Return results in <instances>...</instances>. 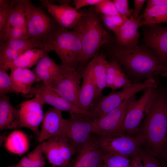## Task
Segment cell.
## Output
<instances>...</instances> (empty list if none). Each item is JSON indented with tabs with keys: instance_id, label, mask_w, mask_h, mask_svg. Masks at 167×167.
Here are the masks:
<instances>
[{
	"instance_id": "d590c367",
	"label": "cell",
	"mask_w": 167,
	"mask_h": 167,
	"mask_svg": "<svg viewBox=\"0 0 167 167\" xmlns=\"http://www.w3.org/2000/svg\"><path fill=\"white\" fill-rule=\"evenodd\" d=\"M95 8L98 13L107 16H114L120 14L116 9L113 2L110 0H102L96 5Z\"/></svg>"
},
{
	"instance_id": "5b68a950",
	"label": "cell",
	"mask_w": 167,
	"mask_h": 167,
	"mask_svg": "<svg viewBox=\"0 0 167 167\" xmlns=\"http://www.w3.org/2000/svg\"><path fill=\"white\" fill-rule=\"evenodd\" d=\"M24 2L28 36L29 39H36L41 43L53 35L60 26L42 7L34 6L29 0H24Z\"/></svg>"
},
{
	"instance_id": "d4e9b609",
	"label": "cell",
	"mask_w": 167,
	"mask_h": 167,
	"mask_svg": "<svg viewBox=\"0 0 167 167\" xmlns=\"http://www.w3.org/2000/svg\"><path fill=\"white\" fill-rule=\"evenodd\" d=\"M43 152L50 163L55 167H65L68 164L62 157L56 137L41 144Z\"/></svg>"
},
{
	"instance_id": "ab89813d",
	"label": "cell",
	"mask_w": 167,
	"mask_h": 167,
	"mask_svg": "<svg viewBox=\"0 0 167 167\" xmlns=\"http://www.w3.org/2000/svg\"><path fill=\"white\" fill-rule=\"evenodd\" d=\"M155 157L161 167H167V138L160 152Z\"/></svg>"
},
{
	"instance_id": "52a82bcc",
	"label": "cell",
	"mask_w": 167,
	"mask_h": 167,
	"mask_svg": "<svg viewBox=\"0 0 167 167\" xmlns=\"http://www.w3.org/2000/svg\"><path fill=\"white\" fill-rule=\"evenodd\" d=\"M98 137L104 152L129 157L138 154L146 143L145 137L140 134L134 136L121 134Z\"/></svg>"
},
{
	"instance_id": "9a60e30c",
	"label": "cell",
	"mask_w": 167,
	"mask_h": 167,
	"mask_svg": "<svg viewBox=\"0 0 167 167\" xmlns=\"http://www.w3.org/2000/svg\"><path fill=\"white\" fill-rule=\"evenodd\" d=\"M30 93L38 95L44 104L50 105L61 111L67 112L70 114L83 115L93 119L96 118L92 112L84 111L78 108L51 89L45 87L41 89L32 87Z\"/></svg>"
},
{
	"instance_id": "484cf974",
	"label": "cell",
	"mask_w": 167,
	"mask_h": 167,
	"mask_svg": "<svg viewBox=\"0 0 167 167\" xmlns=\"http://www.w3.org/2000/svg\"><path fill=\"white\" fill-rule=\"evenodd\" d=\"M5 146L9 151L13 153L21 155L28 150L29 141L27 136L23 132L15 131L6 138Z\"/></svg>"
},
{
	"instance_id": "8992f818",
	"label": "cell",
	"mask_w": 167,
	"mask_h": 167,
	"mask_svg": "<svg viewBox=\"0 0 167 167\" xmlns=\"http://www.w3.org/2000/svg\"><path fill=\"white\" fill-rule=\"evenodd\" d=\"M157 85L145 90L138 99L134 96L127 106L122 127L123 134L137 135L140 123L156 92Z\"/></svg>"
},
{
	"instance_id": "7402d4cb",
	"label": "cell",
	"mask_w": 167,
	"mask_h": 167,
	"mask_svg": "<svg viewBox=\"0 0 167 167\" xmlns=\"http://www.w3.org/2000/svg\"><path fill=\"white\" fill-rule=\"evenodd\" d=\"M10 69V76L19 93H30L33 84L39 82L34 72L28 69L14 67Z\"/></svg>"
},
{
	"instance_id": "83f0119b",
	"label": "cell",
	"mask_w": 167,
	"mask_h": 167,
	"mask_svg": "<svg viewBox=\"0 0 167 167\" xmlns=\"http://www.w3.org/2000/svg\"><path fill=\"white\" fill-rule=\"evenodd\" d=\"M41 144L23 157L16 167H44L45 163Z\"/></svg>"
},
{
	"instance_id": "4fadbf2b",
	"label": "cell",
	"mask_w": 167,
	"mask_h": 167,
	"mask_svg": "<svg viewBox=\"0 0 167 167\" xmlns=\"http://www.w3.org/2000/svg\"><path fill=\"white\" fill-rule=\"evenodd\" d=\"M145 26L144 42L154 52L162 65L167 67V26L160 24Z\"/></svg>"
},
{
	"instance_id": "bcb514c9",
	"label": "cell",
	"mask_w": 167,
	"mask_h": 167,
	"mask_svg": "<svg viewBox=\"0 0 167 167\" xmlns=\"http://www.w3.org/2000/svg\"><path fill=\"white\" fill-rule=\"evenodd\" d=\"M11 0H0V9L8 7L11 4Z\"/></svg>"
},
{
	"instance_id": "f6af8a7d",
	"label": "cell",
	"mask_w": 167,
	"mask_h": 167,
	"mask_svg": "<svg viewBox=\"0 0 167 167\" xmlns=\"http://www.w3.org/2000/svg\"><path fill=\"white\" fill-rule=\"evenodd\" d=\"M167 5V0H149L145 9L160 5Z\"/></svg>"
},
{
	"instance_id": "30bf717a",
	"label": "cell",
	"mask_w": 167,
	"mask_h": 167,
	"mask_svg": "<svg viewBox=\"0 0 167 167\" xmlns=\"http://www.w3.org/2000/svg\"><path fill=\"white\" fill-rule=\"evenodd\" d=\"M134 96L104 116L94 119L92 133L99 137L123 134L122 132V122L128 105Z\"/></svg>"
},
{
	"instance_id": "ba28073f",
	"label": "cell",
	"mask_w": 167,
	"mask_h": 167,
	"mask_svg": "<svg viewBox=\"0 0 167 167\" xmlns=\"http://www.w3.org/2000/svg\"><path fill=\"white\" fill-rule=\"evenodd\" d=\"M84 71L74 68L66 67L63 65L51 87L49 89L53 90L79 108L80 84Z\"/></svg>"
},
{
	"instance_id": "44dd1931",
	"label": "cell",
	"mask_w": 167,
	"mask_h": 167,
	"mask_svg": "<svg viewBox=\"0 0 167 167\" xmlns=\"http://www.w3.org/2000/svg\"><path fill=\"white\" fill-rule=\"evenodd\" d=\"M19 110L11 104L6 95L0 96V130L21 127L19 124Z\"/></svg>"
},
{
	"instance_id": "f546056e",
	"label": "cell",
	"mask_w": 167,
	"mask_h": 167,
	"mask_svg": "<svg viewBox=\"0 0 167 167\" xmlns=\"http://www.w3.org/2000/svg\"><path fill=\"white\" fill-rule=\"evenodd\" d=\"M103 152V167H130L131 157Z\"/></svg>"
},
{
	"instance_id": "74e56055",
	"label": "cell",
	"mask_w": 167,
	"mask_h": 167,
	"mask_svg": "<svg viewBox=\"0 0 167 167\" xmlns=\"http://www.w3.org/2000/svg\"><path fill=\"white\" fill-rule=\"evenodd\" d=\"M138 154L144 167H161L156 157L145 148H142Z\"/></svg>"
},
{
	"instance_id": "4dcf8cb0",
	"label": "cell",
	"mask_w": 167,
	"mask_h": 167,
	"mask_svg": "<svg viewBox=\"0 0 167 167\" xmlns=\"http://www.w3.org/2000/svg\"><path fill=\"white\" fill-rule=\"evenodd\" d=\"M10 93H19L6 70L0 68V96Z\"/></svg>"
},
{
	"instance_id": "ac0fdd59",
	"label": "cell",
	"mask_w": 167,
	"mask_h": 167,
	"mask_svg": "<svg viewBox=\"0 0 167 167\" xmlns=\"http://www.w3.org/2000/svg\"><path fill=\"white\" fill-rule=\"evenodd\" d=\"M63 67L62 64H57L48 53H46L40 58L32 71L39 81H42L44 87L49 88L51 87Z\"/></svg>"
},
{
	"instance_id": "9c48e42d",
	"label": "cell",
	"mask_w": 167,
	"mask_h": 167,
	"mask_svg": "<svg viewBox=\"0 0 167 167\" xmlns=\"http://www.w3.org/2000/svg\"><path fill=\"white\" fill-rule=\"evenodd\" d=\"M94 119L79 114H70L65 119L62 133L77 151L90 138L92 133Z\"/></svg>"
},
{
	"instance_id": "603a6c76",
	"label": "cell",
	"mask_w": 167,
	"mask_h": 167,
	"mask_svg": "<svg viewBox=\"0 0 167 167\" xmlns=\"http://www.w3.org/2000/svg\"><path fill=\"white\" fill-rule=\"evenodd\" d=\"M26 26V14L24 0H14L12 10L6 23L0 30V32L18 27L23 29L27 34Z\"/></svg>"
},
{
	"instance_id": "7c38bea8",
	"label": "cell",
	"mask_w": 167,
	"mask_h": 167,
	"mask_svg": "<svg viewBox=\"0 0 167 167\" xmlns=\"http://www.w3.org/2000/svg\"><path fill=\"white\" fill-rule=\"evenodd\" d=\"M35 95L33 98L21 104L19 124L20 127L30 129L38 136L40 133L39 127L44 115L43 109L44 104L40 97Z\"/></svg>"
},
{
	"instance_id": "7bdbcfd3",
	"label": "cell",
	"mask_w": 167,
	"mask_h": 167,
	"mask_svg": "<svg viewBox=\"0 0 167 167\" xmlns=\"http://www.w3.org/2000/svg\"><path fill=\"white\" fill-rule=\"evenodd\" d=\"M145 1V0H134L135 8L133 14L132 15L133 18H137L140 16V12Z\"/></svg>"
},
{
	"instance_id": "5bb4252c",
	"label": "cell",
	"mask_w": 167,
	"mask_h": 167,
	"mask_svg": "<svg viewBox=\"0 0 167 167\" xmlns=\"http://www.w3.org/2000/svg\"><path fill=\"white\" fill-rule=\"evenodd\" d=\"M43 7L49 13L62 28L74 29L84 15L75 8L69 5H57L47 0L40 1Z\"/></svg>"
},
{
	"instance_id": "ee69618b",
	"label": "cell",
	"mask_w": 167,
	"mask_h": 167,
	"mask_svg": "<svg viewBox=\"0 0 167 167\" xmlns=\"http://www.w3.org/2000/svg\"><path fill=\"white\" fill-rule=\"evenodd\" d=\"M130 167H144L139 154L131 157Z\"/></svg>"
},
{
	"instance_id": "4316f807",
	"label": "cell",
	"mask_w": 167,
	"mask_h": 167,
	"mask_svg": "<svg viewBox=\"0 0 167 167\" xmlns=\"http://www.w3.org/2000/svg\"><path fill=\"white\" fill-rule=\"evenodd\" d=\"M141 26L167 23V5L155 6L145 9Z\"/></svg>"
},
{
	"instance_id": "7dc6e473",
	"label": "cell",
	"mask_w": 167,
	"mask_h": 167,
	"mask_svg": "<svg viewBox=\"0 0 167 167\" xmlns=\"http://www.w3.org/2000/svg\"><path fill=\"white\" fill-rule=\"evenodd\" d=\"M161 75L163 77L167 78V71H163L161 74Z\"/></svg>"
},
{
	"instance_id": "b9f144b4",
	"label": "cell",
	"mask_w": 167,
	"mask_h": 167,
	"mask_svg": "<svg viewBox=\"0 0 167 167\" xmlns=\"http://www.w3.org/2000/svg\"><path fill=\"white\" fill-rule=\"evenodd\" d=\"M102 0H74V4L75 9L78 10L80 8L86 6H95L101 2Z\"/></svg>"
},
{
	"instance_id": "2e32d148",
	"label": "cell",
	"mask_w": 167,
	"mask_h": 167,
	"mask_svg": "<svg viewBox=\"0 0 167 167\" xmlns=\"http://www.w3.org/2000/svg\"><path fill=\"white\" fill-rule=\"evenodd\" d=\"M65 121L61 111L54 108L49 109L44 115L41 129L38 138V141L42 143L62 134Z\"/></svg>"
},
{
	"instance_id": "60d3db41",
	"label": "cell",
	"mask_w": 167,
	"mask_h": 167,
	"mask_svg": "<svg viewBox=\"0 0 167 167\" xmlns=\"http://www.w3.org/2000/svg\"><path fill=\"white\" fill-rule=\"evenodd\" d=\"M13 0H11L10 5L7 7L0 9V30L6 23L12 10Z\"/></svg>"
},
{
	"instance_id": "cb8c5ba5",
	"label": "cell",
	"mask_w": 167,
	"mask_h": 167,
	"mask_svg": "<svg viewBox=\"0 0 167 167\" xmlns=\"http://www.w3.org/2000/svg\"><path fill=\"white\" fill-rule=\"evenodd\" d=\"M48 53L44 49L34 48L25 51L15 60L0 68L7 70L14 67L28 68L37 64L44 55Z\"/></svg>"
},
{
	"instance_id": "1f68e13d",
	"label": "cell",
	"mask_w": 167,
	"mask_h": 167,
	"mask_svg": "<svg viewBox=\"0 0 167 167\" xmlns=\"http://www.w3.org/2000/svg\"><path fill=\"white\" fill-rule=\"evenodd\" d=\"M128 19L129 18L121 14L114 16L102 15L101 17V20L105 25L113 31L114 34Z\"/></svg>"
},
{
	"instance_id": "e0dca14e",
	"label": "cell",
	"mask_w": 167,
	"mask_h": 167,
	"mask_svg": "<svg viewBox=\"0 0 167 167\" xmlns=\"http://www.w3.org/2000/svg\"><path fill=\"white\" fill-rule=\"evenodd\" d=\"M143 15L136 19H128L114 33L118 46L126 48L137 46L139 35V28L141 26Z\"/></svg>"
},
{
	"instance_id": "8fae6325",
	"label": "cell",
	"mask_w": 167,
	"mask_h": 167,
	"mask_svg": "<svg viewBox=\"0 0 167 167\" xmlns=\"http://www.w3.org/2000/svg\"><path fill=\"white\" fill-rule=\"evenodd\" d=\"M76 153L73 161L65 167H103V152L98 136H92Z\"/></svg>"
},
{
	"instance_id": "277c9868",
	"label": "cell",
	"mask_w": 167,
	"mask_h": 167,
	"mask_svg": "<svg viewBox=\"0 0 167 167\" xmlns=\"http://www.w3.org/2000/svg\"><path fill=\"white\" fill-rule=\"evenodd\" d=\"M37 48L43 49L48 53L54 51L62 65L78 70L82 47L80 36L74 30L69 31L60 27L53 35L41 42Z\"/></svg>"
},
{
	"instance_id": "6da1fadb",
	"label": "cell",
	"mask_w": 167,
	"mask_h": 167,
	"mask_svg": "<svg viewBox=\"0 0 167 167\" xmlns=\"http://www.w3.org/2000/svg\"><path fill=\"white\" fill-rule=\"evenodd\" d=\"M139 134L145 138L144 148L156 157L167 138V92L158 85L139 127Z\"/></svg>"
},
{
	"instance_id": "e575fe53",
	"label": "cell",
	"mask_w": 167,
	"mask_h": 167,
	"mask_svg": "<svg viewBox=\"0 0 167 167\" xmlns=\"http://www.w3.org/2000/svg\"><path fill=\"white\" fill-rule=\"evenodd\" d=\"M23 52L0 45V68L15 60Z\"/></svg>"
},
{
	"instance_id": "d6986e66",
	"label": "cell",
	"mask_w": 167,
	"mask_h": 167,
	"mask_svg": "<svg viewBox=\"0 0 167 167\" xmlns=\"http://www.w3.org/2000/svg\"><path fill=\"white\" fill-rule=\"evenodd\" d=\"M82 78L78 97L79 108L90 112L94 105L95 87L92 72L88 65L84 70Z\"/></svg>"
},
{
	"instance_id": "d6a6232c",
	"label": "cell",
	"mask_w": 167,
	"mask_h": 167,
	"mask_svg": "<svg viewBox=\"0 0 167 167\" xmlns=\"http://www.w3.org/2000/svg\"><path fill=\"white\" fill-rule=\"evenodd\" d=\"M29 39L26 33L22 28L15 27L0 32V41L6 40Z\"/></svg>"
},
{
	"instance_id": "8d00e7d4",
	"label": "cell",
	"mask_w": 167,
	"mask_h": 167,
	"mask_svg": "<svg viewBox=\"0 0 167 167\" xmlns=\"http://www.w3.org/2000/svg\"><path fill=\"white\" fill-rule=\"evenodd\" d=\"M133 84L122 69L118 74L111 88L112 92L118 88H127Z\"/></svg>"
},
{
	"instance_id": "836d02e7",
	"label": "cell",
	"mask_w": 167,
	"mask_h": 167,
	"mask_svg": "<svg viewBox=\"0 0 167 167\" xmlns=\"http://www.w3.org/2000/svg\"><path fill=\"white\" fill-rule=\"evenodd\" d=\"M122 69L121 65L115 60L108 62L106 66V88H112L117 75Z\"/></svg>"
},
{
	"instance_id": "ffe728a7",
	"label": "cell",
	"mask_w": 167,
	"mask_h": 167,
	"mask_svg": "<svg viewBox=\"0 0 167 167\" xmlns=\"http://www.w3.org/2000/svg\"><path fill=\"white\" fill-rule=\"evenodd\" d=\"M108 61L105 56L97 54L88 64L92 72L95 87L94 102L101 97L102 91L106 87V66Z\"/></svg>"
},
{
	"instance_id": "3957f363",
	"label": "cell",
	"mask_w": 167,
	"mask_h": 167,
	"mask_svg": "<svg viewBox=\"0 0 167 167\" xmlns=\"http://www.w3.org/2000/svg\"><path fill=\"white\" fill-rule=\"evenodd\" d=\"M80 19L75 28L82 43V51L78 70L84 71L88 61L97 54L103 45L111 43L110 36L101 23L98 13L92 7Z\"/></svg>"
},
{
	"instance_id": "f1b7e54d",
	"label": "cell",
	"mask_w": 167,
	"mask_h": 167,
	"mask_svg": "<svg viewBox=\"0 0 167 167\" xmlns=\"http://www.w3.org/2000/svg\"><path fill=\"white\" fill-rule=\"evenodd\" d=\"M41 42L33 39L27 40H11L0 41V45L21 52L37 48Z\"/></svg>"
},
{
	"instance_id": "f35d334b",
	"label": "cell",
	"mask_w": 167,
	"mask_h": 167,
	"mask_svg": "<svg viewBox=\"0 0 167 167\" xmlns=\"http://www.w3.org/2000/svg\"><path fill=\"white\" fill-rule=\"evenodd\" d=\"M115 7L121 15L128 18L132 17L128 7L127 0H113V1Z\"/></svg>"
},
{
	"instance_id": "7a4b0ae2",
	"label": "cell",
	"mask_w": 167,
	"mask_h": 167,
	"mask_svg": "<svg viewBox=\"0 0 167 167\" xmlns=\"http://www.w3.org/2000/svg\"><path fill=\"white\" fill-rule=\"evenodd\" d=\"M111 54L133 83L153 79L156 71H167V67L162 65L154 52L145 47L128 49L118 46L113 49Z\"/></svg>"
}]
</instances>
